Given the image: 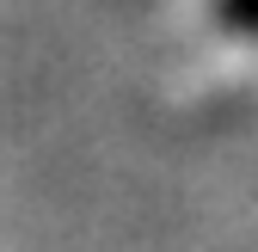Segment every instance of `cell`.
<instances>
[{
    "label": "cell",
    "instance_id": "6da1fadb",
    "mask_svg": "<svg viewBox=\"0 0 258 252\" xmlns=\"http://www.w3.org/2000/svg\"><path fill=\"white\" fill-rule=\"evenodd\" d=\"M215 19L234 25V31H252L258 37V0H215Z\"/></svg>",
    "mask_w": 258,
    "mask_h": 252
}]
</instances>
